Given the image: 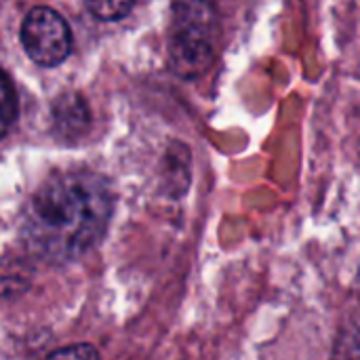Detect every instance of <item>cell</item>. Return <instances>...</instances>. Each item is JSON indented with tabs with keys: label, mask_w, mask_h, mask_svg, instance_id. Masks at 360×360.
Masks as SVG:
<instances>
[{
	"label": "cell",
	"mask_w": 360,
	"mask_h": 360,
	"mask_svg": "<svg viewBox=\"0 0 360 360\" xmlns=\"http://www.w3.org/2000/svg\"><path fill=\"white\" fill-rule=\"evenodd\" d=\"M110 215L112 192L101 175L61 171L32 196L23 215V238L46 262H72L103 238Z\"/></svg>",
	"instance_id": "6da1fadb"
},
{
	"label": "cell",
	"mask_w": 360,
	"mask_h": 360,
	"mask_svg": "<svg viewBox=\"0 0 360 360\" xmlns=\"http://www.w3.org/2000/svg\"><path fill=\"white\" fill-rule=\"evenodd\" d=\"M217 17L207 0L179 4L171 34V59L175 70L190 78L205 72L215 53Z\"/></svg>",
	"instance_id": "7a4b0ae2"
},
{
	"label": "cell",
	"mask_w": 360,
	"mask_h": 360,
	"mask_svg": "<svg viewBox=\"0 0 360 360\" xmlns=\"http://www.w3.org/2000/svg\"><path fill=\"white\" fill-rule=\"evenodd\" d=\"M21 44L27 57L44 68H55L72 53L68 21L49 6H34L21 23Z\"/></svg>",
	"instance_id": "3957f363"
},
{
	"label": "cell",
	"mask_w": 360,
	"mask_h": 360,
	"mask_svg": "<svg viewBox=\"0 0 360 360\" xmlns=\"http://www.w3.org/2000/svg\"><path fill=\"white\" fill-rule=\"evenodd\" d=\"M53 116L59 129L65 131L68 135H78L89 124V110L78 95L61 97L53 108Z\"/></svg>",
	"instance_id": "277c9868"
},
{
	"label": "cell",
	"mask_w": 360,
	"mask_h": 360,
	"mask_svg": "<svg viewBox=\"0 0 360 360\" xmlns=\"http://www.w3.org/2000/svg\"><path fill=\"white\" fill-rule=\"evenodd\" d=\"M17 118V93L11 78L0 70V137Z\"/></svg>",
	"instance_id": "5b68a950"
},
{
	"label": "cell",
	"mask_w": 360,
	"mask_h": 360,
	"mask_svg": "<svg viewBox=\"0 0 360 360\" xmlns=\"http://www.w3.org/2000/svg\"><path fill=\"white\" fill-rule=\"evenodd\" d=\"M82 2L101 21L120 19V17L129 15V11L135 4V0H82Z\"/></svg>",
	"instance_id": "8992f818"
},
{
	"label": "cell",
	"mask_w": 360,
	"mask_h": 360,
	"mask_svg": "<svg viewBox=\"0 0 360 360\" xmlns=\"http://www.w3.org/2000/svg\"><path fill=\"white\" fill-rule=\"evenodd\" d=\"M65 356H76V359H97V350L89 344H78V346H70L63 350H55L51 352V359H65Z\"/></svg>",
	"instance_id": "52a82bcc"
}]
</instances>
